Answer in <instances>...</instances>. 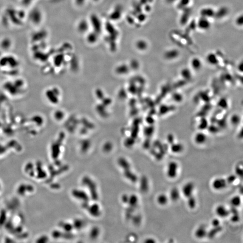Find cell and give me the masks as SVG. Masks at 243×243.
Returning <instances> with one entry per match:
<instances>
[{
    "mask_svg": "<svg viewBox=\"0 0 243 243\" xmlns=\"http://www.w3.org/2000/svg\"><path fill=\"white\" fill-rule=\"evenodd\" d=\"M136 47L138 50L141 51H145L148 47V43L144 39H139L136 43Z\"/></svg>",
    "mask_w": 243,
    "mask_h": 243,
    "instance_id": "19",
    "label": "cell"
},
{
    "mask_svg": "<svg viewBox=\"0 0 243 243\" xmlns=\"http://www.w3.org/2000/svg\"><path fill=\"white\" fill-rule=\"evenodd\" d=\"M215 213L218 218H225L230 215L229 208L223 205H219L215 208Z\"/></svg>",
    "mask_w": 243,
    "mask_h": 243,
    "instance_id": "5",
    "label": "cell"
},
{
    "mask_svg": "<svg viewBox=\"0 0 243 243\" xmlns=\"http://www.w3.org/2000/svg\"><path fill=\"white\" fill-rule=\"evenodd\" d=\"M206 61L209 64L216 65L218 63L217 55L214 53H209L206 56Z\"/></svg>",
    "mask_w": 243,
    "mask_h": 243,
    "instance_id": "17",
    "label": "cell"
},
{
    "mask_svg": "<svg viewBox=\"0 0 243 243\" xmlns=\"http://www.w3.org/2000/svg\"><path fill=\"white\" fill-rule=\"evenodd\" d=\"M235 24L238 27H242L243 25V16L242 14L239 15L235 19Z\"/></svg>",
    "mask_w": 243,
    "mask_h": 243,
    "instance_id": "26",
    "label": "cell"
},
{
    "mask_svg": "<svg viewBox=\"0 0 243 243\" xmlns=\"http://www.w3.org/2000/svg\"><path fill=\"white\" fill-rule=\"evenodd\" d=\"M181 191L177 187H173L171 189L169 194L168 197L169 200L172 202H176L180 199L181 198Z\"/></svg>",
    "mask_w": 243,
    "mask_h": 243,
    "instance_id": "9",
    "label": "cell"
},
{
    "mask_svg": "<svg viewBox=\"0 0 243 243\" xmlns=\"http://www.w3.org/2000/svg\"><path fill=\"white\" fill-rule=\"evenodd\" d=\"M229 9L226 6H222L217 10H215L214 18L218 19H222L225 18L228 15Z\"/></svg>",
    "mask_w": 243,
    "mask_h": 243,
    "instance_id": "10",
    "label": "cell"
},
{
    "mask_svg": "<svg viewBox=\"0 0 243 243\" xmlns=\"http://www.w3.org/2000/svg\"><path fill=\"white\" fill-rule=\"evenodd\" d=\"M226 179L228 184H231L236 182L237 179V176L236 174L229 175Z\"/></svg>",
    "mask_w": 243,
    "mask_h": 243,
    "instance_id": "25",
    "label": "cell"
},
{
    "mask_svg": "<svg viewBox=\"0 0 243 243\" xmlns=\"http://www.w3.org/2000/svg\"><path fill=\"white\" fill-rule=\"evenodd\" d=\"M93 1H99V0H93Z\"/></svg>",
    "mask_w": 243,
    "mask_h": 243,
    "instance_id": "32",
    "label": "cell"
},
{
    "mask_svg": "<svg viewBox=\"0 0 243 243\" xmlns=\"http://www.w3.org/2000/svg\"><path fill=\"white\" fill-rule=\"evenodd\" d=\"M196 26L201 30H208L211 27V23L210 19L200 17L197 22Z\"/></svg>",
    "mask_w": 243,
    "mask_h": 243,
    "instance_id": "6",
    "label": "cell"
},
{
    "mask_svg": "<svg viewBox=\"0 0 243 243\" xmlns=\"http://www.w3.org/2000/svg\"><path fill=\"white\" fill-rule=\"evenodd\" d=\"M85 1L86 0H75L76 4L78 6H81L83 5Z\"/></svg>",
    "mask_w": 243,
    "mask_h": 243,
    "instance_id": "29",
    "label": "cell"
},
{
    "mask_svg": "<svg viewBox=\"0 0 243 243\" xmlns=\"http://www.w3.org/2000/svg\"><path fill=\"white\" fill-rule=\"evenodd\" d=\"M230 220L231 222L233 223H237L239 222L240 220V216L238 213H236L231 214H230Z\"/></svg>",
    "mask_w": 243,
    "mask_h": 243,
    "instance_id": "24",
    "label": "cell"
},
{
    "mask_svg": "<svg viewBox=\"0 0 243 243\" xmlns=\"http://www.w3.org/2000/svg\"><path fill=\"white\" fill-rule=\"evenodd\" d=\"M191 0H178V7L180 9H185L190 5Z\"/></svg>",
    "mask_w": 243,
    "mask_h": 243,
    "instance_id": "23",
    "label": "cell"
},
{
    "mask_svg": "<svg viewBox=\"0 0 243 243\" xmlns=\"http://www.w3.org/2000/svg\"><path fill=\"white\" fill-rule=\"evenodd\" d=\"M222 229H223V228H222V226L221 225L218 226V227H212L211 229L209 230H208L207 236V237L209 238L210 239H213L219 233L222 232Z\"/></svg>",
    "mask_w": 243,
    "mask_h": 243,
    "instance_id": "12",
    "label": "cell"
},
{
    "mask_svg": "<svg viewBox=\"0 0 243 243\" xmlns=\"http://www.w3.org/2000/svg\"><path fill=\"white\" fill-rule=\"evenodd\" d=\"M179 164L175 161L169 162L166 167V174L168 178L174 179L177 177L179 172Z\"/></svg>",
    "mask_w": 243,
    "mask_h": 243,
    "instance_id": "1",
    "label": "cell"
},
{
    "mask_svg": "<svg viewBox=\"0 0 243 243\" xmlns=\"http://www.w3.org/2000/svg\"><path fill=\"white\" fill-rule=\"evenodd\" d=\"M191 64L192 67L194 69H199L202 67V61L197 57L193 58L191 61Z\"/></svg>",
    "mask_w": 243,
    "mask_h": 243,
    "instance_id": "21",
    "label": "cell"
},
{
    "mask_svg": "<svg viewBox=\"0 0 243 243\" xmlns=\"http://www.w3.org/2000/svg\"><path fill=\"white\" fill-rule=\"evenodd\" d=\"M99 34L93 31L87 34L86 40L87 42L91 44H94L97 41Z\"/></svg>",
    "mask_w": 243,
    "mask_h": 243,
    "instance_id": "22",
    "label": "cell"
},
{
    "mask_svg": "<svg viewBox=\"0 0 243 243\" xmlns=\"http://www.w3.org/2000/svg\"><path fill=\"white\" fill-rule=\"evenodd\" d=\"M215 10L211 7H205L200 10L199 12L200 17L210 19L214 18Z\"/></svg>",
    "mask_w": 243,
    "mask_h": 243,
    "instance_id": "7",
    "label": "cell"
},
{
    "mask_svg": "<svg viewBox=\"0 0 243 243\" xmlns=\"http://www.w3.org/2000/svg\"><path fill=\"white\" fill-rule=\"evenodd\" d=\"M170 149L173 153L178 154L183 151L184 146L181 143H172Z\"/></svg>",
    "mask_w": 243,
    "mask_h": 243,
    "instance_id": "16",
    "label": "cell"
},
{
    "mask_svg": "<svg viewBox=\"0 0 243 243\" xmlns=\"http://www.w3.org/2000/svg\"><path fill=\"white\" fill-rule=\"evenodd\" d=\"M77 29L80 33H85L89 29V23L86 20L84 19L81 20L78 24Z\"/></svg>",
    "mask_w": 243,
    "mask_h": 243,
    "instance_id": "14",
    "label": "cell"
},
{
    "mask_svg": "<svg viewBox=\"0 0 243 243\" xmlns=\"http://www.w3.org/2000/svg\"><path fill=\"white\" fill-rule=\"evenodd\" d=\"M186 199L188 208L191 209H194L196 208L197 205V200L196 198L194 196V195Z\"/></svg>",
    "mask_w": 243,
    "mask_h": 243,
    "instance_id": "20",
    "label": "cell"
},
{
    "mask_svg": "<svg viewBox=\"0 0 243 243\" xmlns=\"http://www.w3.org/2000/svg\"><path fill=\"white\" fill-rule=\"evenodd\" d=\"M177 0H167V1L169 3H173L174 1H175Z\"/></svg>",
    "mask_w": 243,
    "mask_h": 243,
    "instance_id": "31",
    "label": "cell"
},
{
    "mask_svg": "<svg viewBox=\"0 0 243 243\" xmlns=\"http://www.w3.org/2000/svg\"><path fill=\"white\" fill-rule=\"evenodd\" d=\"M208 230L205 225H200L194 230V236L198 239H203L207 236Z\"/></svg>",
    "mask_w": 243,
    "mask_h": 243,
    "instance_id": "8",
    "label": "cell"
},
{
    "mask_svg": "<svg viewBox=\"0 0 243 243\" xmlns=\"http://www.w3.org/2000/svg\"><path fill=\"white\" fill-rule=\"evenodd\" d=\"M211 224L212 227H216L221 226V222L219 218L218 217L217 218H214L212 220L211 222Z\"/></svg>",
    "mask_w": 243,
    "mask_h": 243,
    "instance_id": "27",
    "label": "cell"
},
{
    "mask_svg": "<svg viewBox=\"0 0 243 243\" xmlns=\"http://www.w3.org/2000/svg\"><path fill=\"white\" fill-rule=\"evenodd\" d=\"M228 185L226 178L219 177L213 179L211 186L215 191H222L226 189Z\"/></svg>",
    "mask_w": 243,
    "mask_h": 243,
    "instance_id": "2",
    "label": "cell"
},
{
    "mask_svg": "<svg viewBox=\"0 0 243 243\" xmlns=\"http://www.w3.org/2000/svg\"><path fill=\"white\" fill-rule=\"evenodd\" d=\"M90 24L93 29V31L99 34L102 30V24L99 18L95 15H92L90 18Z\"/></svg>",
    "mask_w": 243,
    "mask_h": 243,
    "instance_id": "4",
    "label": "cell"
},
{
    "mask_svg": "<svg viewBox=\"0 0 243 243\" xmlns=\"http://www.w3.org/2000/svg\"><path fill=\"white\" fill-rule=\"evenodd\" d=\"M195 190V185L192 182H188L185 183L182 187L181 191L182 194L185 198L193 196Z\"/></svg>",
    "mask_w": 243,
    "mask_h": 243,
    "instance_id": "3",
    "label": "cell"
},
{
    "mask_svg": "<svg viewBox=\"0 0 243 243\" xmlns=\"http://www.w3.org/2000/svg\"><path fill=\"white\" fill-rule=\"evenodd\" d=\"M179 55V52L177 49L171 48L167 50L164 53V56L168 60L176 59Z\"/></svg>",
    "mask_w": 243,
    "mask_h": 243,
    "instance_id": "11",
    "label": "cell"
},
{
    "mask_svg": "<svg viewBox=\"0 0 243 243\" xmlns=\"http://www.w3.org/2000/svg\"><path fill=\"white\" fill-rule=\"evenodd\" d=\"M230 204L231 206L234 207L238 208L240 206L242 203V199L241 197L239 196H233L230 199Z\"/></svg>",
    "mask_w": 243,
    "mask_h": 243,
    "instance_id": "18",
    "label": "cell"
},
{
    "mask_svg": "<svg viewBox=\"0 0 243 243\" xmlns=\"http://www.w3.org/2000/svg\"><path fill=\"white\" fill-rule=\"evenodd\" d=\"M207 138L205 134L199 133L197 134L194 138V142L199 145H202L206 142Z\"/></svg>",
    "mask_w": 243,
    "mask_h": 243,
    "instance_id": "15",
    "label": "cell"
},
{
    "mask_svg": "<svg viewBox=\"0 0 243 243\" xmlns=\"http://www.w3.org/2000/svg\"><path fill=\"white\" fill-rule=\"evenodd\" d=\"M146 242L148 243H154L156 242V241L153 239L149 238L146 240Z\"/></svg>",
    "mask_w": 243,
    "mask_h": 243,
    "instance_id": "30",
    "label": "cell"
},
{
    "mask_svg": "<svg viewBox=\"0 0 243 243\" xmlns=\"http://www.w3.org/2000/svg\"><path fill=\"white\" fill-rule=\"evenodd\" d=\"M235 171H236V175L237 176H242V174H243L242 168H240L239 166H237L235 168Z\"/></svg>",
    "mask_w": 243,
    "mask_h": 243,
    "instance_id": "28",
    "label": "cell"
},
{
    "mask_svg": "<svg viewBox=\"0 0 243 243\" xmlns=\"http://www.w3.org/2000/svg\"><path fill=\"white\" fill-rule=\"evenodd\" d=\"M157 203L161 206H165L167 205L169 201L168 196L164 193L160 194L157 197Z\"/></svg>",
    "mask_w": 243,
    "mask_h": 243,
    "instance_id": "13",
    "label": "cell"
}]
</instances>
